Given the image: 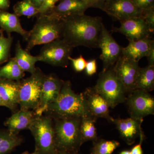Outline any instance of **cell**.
Segmentation results:
<instances>
[{"label": "cell", "mask_w": 154, "mask_h": 154, "mask_svg": "<svg viewBox=\"0 0 154 154\" xmlns=\"http://www.w3.org/2000/svg\"><path fill=\"white\" fill-rule=\"evenodd\" d=\"M62 38L72 48H99L103 25L102 18L85 14L63 18Z\"/></svg>", "instance_id": "1"}, {"label": "cell", "mask_w": 154, "mask_h": 154, "mask_svg": "<svg viewBox=\"0 0 154 154\" xmlns=\"http://www.w3.org/2000/svg\"><path fill=\"white\" fill-rule=\"evenodd\" d=\"M21 154H38V152L36 151V150H34V151L32 153H30L28 151L24 152Z\"/></svg>", "instance_id": "41"}, {"label": "cell", "mask_w": 154, "mask_h": 154, "mask_svg": "<svg viewBox=\"0 0 154 154\" xmlns=\"http://www.w3.org/2000/svg\"><path fill=\"white\" fill-rule=\"evenodd\" d=\"M29 130L34 137L35 150L38 154H55L56 146L53 120L49 116L37 115Z\"/></svg>", "instance_id": "5"}, {"label": "cell", "mask_w": 154, "mask_h": 154, "mask_svg": "<svg viewBox=\"0 0 154 154\" xmlns=\"http://www.w3.org/2000/svg\"><path fill=\"white\" fill-rule=\"evenodd\" d=\"M62 20L48 15H39L32 30L29 31L26 50L37 45L46 44L62 38Z\"/></svg>", "instance_id": "3"}, {"label": "cell", "mask_w": 154, "mask_h": 154, "mask_svg": "<svg viewBox=\"0 0 154 154\" xmlns=\"http://www.w3.org/2000/svg\"><path fill=\"white\" fill-rule=\"evenodd\" d=\"M53 119L82 118L90 116L82 93L77 94L69 81L64 82L57 99L44 113Z\"/></svg>", "instance_id": "2"}, {"label": "cell", "mask_w": 154, "mask_h": 154, "mask_svg": "<svg viewBox=\"0 0 154 154\" xmlns=\"http://www.w3.org/2000/svg\"><path fill=\"white\" fill-rule=\"evenodd\" d=\"M113 69L127 94L136 90L137 79L140 69L139 62L122 55Z\"/></svg>", "instance_id": "11"}, {"label": "cell", "mask_w": 154, "mask_h": 154, "mask_svg": "<svg viewBox=\"0 0 154 154\" xmlns=\"http://www.w3.org/2000/svg\"><path fill=\"white\" fill-rule=\"evenodd\" d=\"M55 154H80L79 152L77 151H68L59 150L57 151Z\"/></svg>", "instance_id": "39"}, {"label": "cell", "mask_w": 154, "mask_h": 154, "mask_svg": "<svg viewBox=\"0 0 154 154\" xmlns=\"http://www.w3.org/2000/svg\"><path fill=\"white\" fill-rule=\"evenodd\" d=\"M138 8L145 11L154 7V0H131Z\"/></svg>", "instance_id": "33"}, {"label": "cell", "mask_w": 154, "mask_h": 154, "mask_svg": "<svg viewBox=\"0 0 154 154\" xmlns=\"http://www.w3.org/2000/svg\"><path fill=\"white\" fill-rule=\"evenodd\" d=\"M19 81L0 79V96L5 107H8L13 113L17 111L19 105Z\"/></svg>", "instance_id": "19"}, {"label": "cell", "mask_w": 154, "mask_h": 154, "mask_svg": "<svg viewBox=\"0 0 154 154\" xmlns=\"http://www.w3.org/2000/svg\"><path fill=\"white\" fill-rule=\"evenodd\" d=\"M13 41V38L11 35L5 37L3 30H0V64L9 60Z\"/></svg>", "instance_id": "29"}, {"label": "cell", "mask_w": 154, "mask_h": 154, "mask_svg": "<svg viewBox=\"0 0 154 154\" xmlns=\"http://www.w3.org/2000/svg\"><path fill=\"white\" fill-rule=\"evenodd\" d=\"M96 119L90 116L82 117L80 126V133L82 144L89 141H92L94 142L98 139L95 126Z\"/></svg>", "instance_id": "25"}, {"label": "cell", "mask_w": 154, "mask_h": 154, "mask_svg": "<svg viewBox=\"0 0 154 154\" xmlns=\"http://www.w3.org/2000/svg\"><path fill=\"white\" fill-rule=\"evenodd\" d=\"M146 57L148 61V65L154 66V41L152 42Z\"/></svg>", "instance_id": "36"}, {"label": "cell", "mask_w": 154, "mask_h": 154, "mask_svg": "<svg viewBox=\"0 0 154 154\" xmlns=\"http://www.w3.org/2000/svg\"><path fill=\"white\" fill-rule=\"evenodd\" d=\"M25 75V72L20 68L14 57L10 59L5 65L0 67V79L18 82Z\"/></svg>", "instance_id": "26"}, {"label": "cell", "mask_w": 154, "mask_h": 154, "mask_svg": "<svg viewBox=\"0 0 154 154\" xmlns=\"http://www.w3.org/2000/svg\"><path fill=\"white\" fill-rule=\"evenodd\" d=\"M119 154H131V151L125 150L122 151L120 152Z\"/></svg>", "instance_id": "40"}, {"label": "cell", "mask_w": 154, "mask_h": 154, "mask_svg": "<svg viewBox=\"0 0 154 154\" xmlns=\"http://www.w3.org/2000/svg\"><path fill=\"white\" fill-rule=\"evenodd\" d=\"M93 8L104 11L109 16L121 22L134 17H142L143 11L131 0H100Z\"/></svg>", "instance_id": "9"}, {"label": "cell", "mask_w": 154, "mask_h": 154, "mask_svg": "<svg viewBox=\"0 0 154 154\" xmlns=\"http://www.w3.org/2000/svg\"><path fill=\"white\" fill-rule=\"evenodd\" d=\"M153 41L151 37L137 41H129L127 46L122 48V55L139 62L141 59L147 56Z\"/></svg>", "instance_id": "20"}, {"label": "cell", "mask_w": 154, "mask_h": 154, "mask_svg": "<svg viewBox=\"0 0 154 154\" xmlns=\"http://www.w3.org/2000/svg\"><path fill=\"white\" fill-rule=\"evenodd\" d=\"M60 0H44L41 7L38 9L39 15H45L51 11Z\"/></svg>", "instance_id": "32"}, {"label": "cell", "mask_w": 154, "mask_h": 154, "mask_svg": "<svg viewBox=\"0 0 154 154\" xmlns=\"http://www.w3.org/2000/svg\"><path fill=\"white\" fill-rule=\"evenodd\" d=\"M37 116L34 110H17L7 119L4 125L11 133L18 135L22 131L29 129Z\"/></svg>", "instance_id": "18"}, {"label": "cell", "mask_w": 154, "mask_h": 154, "mask_svg": "<svg viewBox=\"0 0 154 154\" xmlns=\"http://www.w3.org/2000/svg\"><path fill=\"white\" fill-rule=\"evenodd\" d=\"M10 5V0H0V10L5 11L9 8Z\"/></svg>", "instance_id": "37"}, {"label": "cell", "mask_w": 154, "mask_h": 154, "mask_svg": "<svg viewBox=\"0 0 154 154\" xmlns=\"http://www.w3.org/2000/svg\"><path fill=\"white\" fill-rule=\"evenodd\" d=\"M38 9L41 7L44 0H28Z\"/></svg>", "instance_id": "38"}, {"label": "cell", "mask_w": 154, "mask_h": 154, "mask_svg": "<svg viewBox=\"0 0 154 154\" xmlns=\"http://www.w3.org/2000/svg\"><path fill=\"white\" fill-rule=\"evenodd\" d=\"M154 89V66L140 68L136 84V90L149 92Z\"/></svg>", "instance_id": "24"}, {"label": "cell", "mask_w": 154, "mask_h": 154, "mask_svg": "<svg viewBox=\"0 0 154 154\" xmlns=\"http://www.w3.org/2000/svg\"><path fill=\"white\" fill-rule=\"evenodd\" d=\"M94 4L85 0H60L57 5L45 15L60 19L85 14L87 9L93 8Z\"/></svg>", "instance_id": "16"}, {"label": "cell", "mask_w": 154, "mask_h": 154, "mask_svg": "<svg viewBox=\"0 0 154 154\" xmlns=\"http://www.w3.org/2000/svg\"><path fill=\"white\" fill-rule=\"evenodd\" d=\"M85 1H88V2H91L93 3V4H94V5H93V6H94V4H96V3L100 1V0H85Z\"/></svg>", "instance_id": "42"}, {"label": "cell", "mask_w": 154, "mask_h": 154, "mask_svg": "<svg viewBox=\"0 0 154 154\" xmlns=\"http://www.w3.org/2000/svg\"><path fill=\"white\" fill-rule=\"evenodd\" d=\"M23 141L19 134H13L8 129H0V154L10 153Z\"/></svg>", "instance_id": "23"}, {"label": "cell", "mask_w": 154, "mask_h": 154, "mask_svg": "<svg viewBox=\"0 0 154 154\" xmlns=\"http://www.w3.org/2000/svg\"><path fill=\"white\" fill-rule=\"evenodd\" d=\"M85 69L86 74L88 76H92L96 73L97 72L96 60H92L87 62Z\"/></svg>", "instance_id": "34"}, {"label": "cell", "mask_w": 154, "mask_h": 154, "mask_svg": "<svg viewBox=\"0 0 154 154\" xmlns=\"http://www.w3.org/2000/svg\"><path fill=\"white\" fill-rule=\"evenodd\" d=\"M0 28L7 32L8 36L11 35L12 32H16L21 35L26 41L28 39L29 31L22 28L19 17L15 14L0 10Z\"/></svg>", "instance_id": "21"}, {"label": "cell", "mask_w": 154, "mask_h": 154, "mask_svg": "<svg viewBox=\"0 0 154 154\" xmlns=\"http://www.w3.org/2000/svg\"><path fill=\"white\" fill-rule=\"evenodd\" d=\"M120 22V27L113 28L112 31L123 34L129 42L150 38L151 33L142 17H134Z\"/></svg>", "instance_id": "14"}, {"label": "cell", "mask_w": 154, "mask_h": 154, "mask_svg": "<svg viewBox=\"0 0 154 154\" xmlns=\"http://www.w3.org/2000/svg\"><path fill=\"white\" fill-rule=\"evenodd\" d=\"M91 154H112L120 145L117 141L97 139L94 142Z\"/></svg>", "instance_id": "27"}, {"label": "cell", "mask_w": 154, "mask_h": 154, "mask_svg": "<svg viewBox=\"0 0 154 154\" xmlns=\"http://www.w3.org/2000/svg\"><path fill=\"white\" fill-rule=\"evenodd\" d=\"M45 75L39 68H36L30 77L19 81L18 104L20 110L36 111Z\"/></svg>", "instance_id": "7"}, {"label": "cell", "mask_w": 154, "mask_h": 154, "mask_svg": "<svg viewBox=\"0 0 154 154\" xmlns=\"http://www.w3.org/2000/svg\"><path fill=\"white\" fill-rule=\"evenodd\" d=\"M125 102L131 118L143 120L146 116L154 115V99L149 92L135 90L127 97Z\"/></svg>", "instance_id": "10"}, {"label": "cell", "mask_w": 154, "mask_h": 154, "mask_svg": "<svg viewBox=\"0 0 154 154\" xmlns=\"http://www.w3.org/2000/svg\"><path fill=\"white\" fill-rule=\"evenodd\" d=\"M69 60L72 62L73 68L76 72H82L85 69L87 62L82 55L75 59L70 56L69 57Z\"/></svg>", "instance_id": "31"}, {"label": "cell", "mask_w": 154, "mask_h": 154, "mask_svg": "<svg viewBox=\"0 0 154 154\" xmlns=\"http://www.w3.org/2000/svg\"><path fill=\"white\" fill-rule=\"evenodd\" d=\"M14 58L17 65L23 72H28L31 74L36 70L35 64L37 62L39 61L38 56H32L29 51L23 49L19 41H18L16 45Z\"/></svg>", "instance_id": "22"}, {"label": "cell", "mask_w": 154, "mask_h": 154, "mask_svg": "<svg viewBox=\"0 0 154 154\" xmlns=\"http://www.w3.org/2000/svg\"><path fill=\"white\" fill-rule=\"evenodd\" d=\"M93 88L111 108H114L126 101V91L116 77L113 66L99 74V79Z\"/></svg>", "instance_id": "6"}, {"label": "cell", "mask_w": 154, "mask_h": 154, "mask_svg": "<svg viewBox=\"0 0 154 154\" xmlns=\"http://www.w3.org/2000/svg\"><path fill=\"white\" fill-rule=\"evenodd\" d=\"M14 11L18 17L24 16L30 18L39 14L38 9L28 0L18 2L14 6Z\"/></svg>", "instance_id": "28"}, {"label": "cell", "mask_w": 154, "mask_h": 154, "mask_svg": "<svg viewBox=\"0 0 154 154\" xmlns=\"http://www.w3.org/2000/svg\"><path fill=\"white\" fill-rule=\"evenodd\" d=\"M142 18L147 25L151 33H154V7L143 11Z\"/></svg>", "instance_id": "30"}, {"label": "cell", "mask_w": 154, "mask_h": 154, "mask_svg": "<svg viewBox=\"0 0 154 154\" xmlns=\"http://www.w3.org/2000/svg\"><path fill=\"white\" fill-rule=\"evenodd\" d=\"M73 48L63 38L45 44L38 56L39 61L53 66L66 67Z\"/></svg>", "instance_id": "8"}, {"label": "cell", "mask_w": 154, "mask_h": 154, "mask_svg": "<svg viewBox=\"0 0 154 154\" xmlns=\"http://www.w3.org/2000/svg\"><path fill=\"white\" fill-rule=\"evenodd\" d=\"M53 120L57 149L79 152L82 145L80 133L82 118L53 119Z\"/></svg>", "instance_id": "4"}, {"label": "cell", "mask_w": 154, "mask_h": 154, "mask_svg": "<svg viewBox=\"0 0 154 154\" xmlns=\"http://www.w3.org/2000/svg\"><path fill=\"white\" fill-rule=\"evenodd\" d=\"M99 48L102 50L100 59L103 62L102 71L104 72L114 66L122 55V48L116 41L105 25L102 29Z\"/></svg>", "instance_id": "13"}, {"label": "cell", "mask_w": 154, "mask_h": 154, "mask_svg": "<svg viewBox=\"0 0 154 154\" xmlns=\"http://www.w3.org/2000/svg\"><path fill=\"white\" fill-rule=\"evenodd\" d=\"M64 82L53 74L45 75L38 107L35 111L36 115H42L48 105L57 99Z\"/></svg>", "instance_id": "12"}, {"label": "cell", "mask_w": 154, "mask_h": 154, "mask_svg": "<svg viewBox=\"0 0 154 154\" xmlns=\"http://www.w3.org/2000/svg\"></svg>", "instance_id": "44"}, {"label": "cell", "mask_w": 154, "mask_h": 154, "mask_svg": "<svg viewBox=\"0 0 154 154\" xmlns=\"http://www.w3.org/2000/svg\"><path fill=\"white\" fill-rule=\"evenodd\" d=\"M82 94L90 116L96 119L105 118L110 122H113L114 119L110 115L109 105L94 88H87Z\"/></svg>", "instance_id": "15"}, {"label": "cell", "mask_w": 154, "mask_h": 154, "mask_svg": "<svg viewBox=\"0 0 154 154\" xmlns=\"http://www.w3.org/2000/svg\"><path fill=\"white\" fill-rule=\"evenodd\" d=\"M143 120L134 118L115 119L113 123L116 125L121 138L128 145L133 144L143 131L141 124Z\"/></svg>", "instance_id": "17"}, {"label": "cell", "mask_w": 154, "mask_h": 154, "mask_svg": "<svg viewBox=\"0 0 154 154\" xmlns=\"http://www.w3.org/2000/svg\"><path fill=\"white\" fill-rule=\"evenodd\" d=\"M139 137L140 138L139 143L131 149V154H143V150L142 148V145L143 142L145 138V135L144 134L143 131H142Z\"/></svg>", "instance_id": "35"}, {"label": "cell", "mask_w": 154, "mask_h": 154, "mask_svg": "<svg viewBox=\"0 0 154 154\" xmlns=\"http://www.w3.org/2000/svg\"><path fill=\"white\" fill-rule=\"evenodd\" d=\"M0 106H4V107H5V105H4V103H3L1 96H0Z\"/></svg>", "instance_id": "43"}]
</instances>
